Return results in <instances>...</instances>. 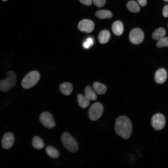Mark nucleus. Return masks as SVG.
<instances>
[{
    "mask_svg": "<svg viewBox=\"0 0 168 168\" xmlns=\"http://www.w3.org/2000/svg\"><path fill=\"white\" fill-rule=\"evenodd\" d=\"M128 10L133 13H137L140 10V7L137 2L133 0L129 1L127 4Z\"/></svg>",
    "mask_w": 168,
    "mask_h": 168,
    "instance_id": "20",
    "label": "nucleus"
},
{
    "mask_svg": "<svg viewBox=\"0 0 168 168\" xmlns=\"http://www.w3.org/2000/svg\"><path fill=\"white\" fill-rule=\"evenodd\" d=\"M17 76L13 71H9L7 74V77L4 80H0V91L6 92L14 87L16 83Z\"/></svg>",
    "mask_w": 168,
    "mask_h": 168,
    "instance_id": "2",
    "label": "nucleus"
},
{
    "mask_svg": "<svg viewBox=\"0 0 168 168\" xmlns=\"http://www.w3.org/2000/svg\"><path fill=\"white\" fill-rule=\"evenodd\" d=\"M129 38L130 41L134 44L141 43L144 38V34L142 31L139 28L133 29L130 32Z\"/></svg>",
    "mask_w": 168,
    "mask_h": 168,
    "instance_id": "7",
    "label": "nucleus"
},
{
    "mask_svg": "<svg viewBox=\"0 0 168 168\" xmlns=\"http://www.w3.org/2000/svg\"><path fill=\"white\" fill-rule=\"evenodd\" d=\"M80 2L83 4L87 6L91 5L92 2V0H79Z\"/></svg>",
    "mask_w": 168,
    "mask_h": 168,
    "instance_id": "27",
    "label": "nucleus"
},
{
    "mask_svg": "<svg viewBox=\"0 0 168 168\" xmlns=\"http://www.w3.org/2000/svg\"><path fill=\"white\" fill-rule=\"evenodd\" d=\"M103 111V107L99 102L93 104L91 107L88 113L90 119L92 121H96L102 115Z\"/></svg>",
    "mask_w": 168,
    "mask_h": 168,
    "instance_id": "5",
    "label": "nucleus"
},
{
    "mask_svg": "<svg viewBox=\"0 0 168 168\" xmlns=\"http://www.w3.org/2000/svg\"><path fill=\"white\" fill-rule=\"evenodd\" d=\"M14 141L13 135L11 133H7L3 136L1 141L2 147L5 149H8L13 145Z\"/></svg>",
    "mask_w": 168,
    "mask_h": 168,
    "instance_id": "10",
    "label": "nucleus"
},
{
    "mask_svg": "<svg viewBox=\"0 0 168 168\" xmlns=\"http://www.w3.org/2000/svg\"><path fill=\"white\" fill-rule=\"evenodd\" d=\"M156 46L159 48L168 47V37H164L159 40Z\"/></svg>",
    "mask_w": 168,
    "mask_h": 168,
    "instance_id": "23",
    "label": "nucleus"
},
{
    "mask_svg": "<svg viewBox=\"0 0 168 168\" xmlns=\"http://www.w3.org/2000/svg\"><path fill=\"white\" fill-rule=\"evenodd\" d=\"M93 87L95 91L99 95L104 94L107 91L106 86L98 82H95L93 84Z\"/></svg>",
    "mask_w": 168,
    "mask_h": 168,
    "instance_id": "14",
    "label": "nucleus"
},
{
    "mask_svg": "<svg viewBox=\"0 0 168 168\" xmlns=\"http://www.w3.org/2000/svg\"><path fill=\"white\" fill-rule=\"evenodd\" d=\"M138 3L141 6H145L147 4V0H138Z\"/></svg>",
    "mask_w": 168,
    "mask_h": 168,
    "instance_id": "28",
    "label": "nucleus"
},
{
    "mask_svg": "<svg viewBox=\"0 0 168 168\" xmlns=\"http://www.w3.org/2000/svg\"><path fill=\"white\" fill-rule=\"evenodd\" d=\"M110 36V34L109 31L103 30L100 32L99 35V41L101 44H105L109 40Z\"/></svg>",
    "mask_w": 168,
    "mask_h": 168,
    "instance_id": "15",
    "label": "nucleus"
},
{
    "mask_svg": "<svg viewBox=\"0 0 168 168\" xmlns=\"http://www.w3.org/2000/svg\"><path fill=\"white\" fill-rule=\"evenodd\" d=\"M115 130L116 134L125 139L131 136L132 126L129 119L125 116H120L116 120Z\"/></svg>",
    "mask_w": 168,
    "mask_h": 168,
    "instance_id": "1",
    "label": "nucleus"
},
{
    "mask_svg": "<svg viewBox=\"0 0 168 168\" xmlns=\"http://www.w3.org/2000/svg\"><path fill=\"white\" fill-rule=\"evenodd\" d=\"M78 28L82 32L89 33L93 30L94 25V23L90 20L85 19L78 23Z\"/></svg>",
    "mask_w": 168,
    "mask_h": 168,
    "instance_id": "9",
    "label": "nucleus"
},
{
    "mask_svg": "<svg viewBox=\"0 0 168 168\" xmlns=\"http://www.w3.org/2000/svg\"><path fill=\"white\" fill-rule=\"evenodd\" d=\"M46 150L48 155L52 158H57L59 156V153L58 151L51 146H48Z\"/></svg>",
    "mask_w": 168,
    "mask_h": 168,
    "instance_id": "21",
    "label": "nucleus"
},
{
    "mask_svg": "<svg viewBox=\"0 0 168 168\" xmlns=\"http://www.w3.org/2000/svg\"><path fill=\"white\" fill-rule=\"evenodd\" d=\"M167 78V72L165 69L161 68L156 71L154 78L156 83H163L166 81Z\"/></svg>",
    "mask_w": 168,
    "mask_h": 168,
    "instance_id": "11",
    "label": "nucleus"
},
{
    "mask_svg": "<svg viewBox=\"0 0 168 168\" xmlns=\"http://www.w3.org/2000/svg\"><path fill=\"white\" fill-rule=\"evenodd\" d=\"M166 121L164 116L160 113H157L153 115L151 119V124L156 130L162 129L165 125Z\"/></svg>",
    "mask_w": 168,
    "mask_h": 168,
    "instance_id": "6",
    "label": "nucleus"
},
{
    "mask_svg": "<svg viewBox=\"0 0 168 168\" xmlns=\"http://www.w3.org/2000/svg\"><path fill=\"white\" fill-rule=\"evenodd\" d=\"M95 15L98 18L101 19L110 18L112 16L111 12L106 10L98 11L96 12Z\"/></svg>",
    "mask_w": 168,
    "mask_h": 168,
    "instance_id": "22",
    "label": "nucleus"
},
{
    "mask_svg": "<svg viewBox=\"0 0 168 168\" xmlns=\"http://www.w3.org/2000/svg\"><path fill=\"white\" fill-rule=\"evenodd\" d=\"M32 145L33 147L37 149H40L44 146L43 140L37 136L34 137L32 140Z\"/></svg>",
    "mask_w": 168,
    "mask_h": 168,
    "instance_id": "19",
    "label": "nucleus"
},
{
    "mask_svg": "<svg viewBox=\"0 0 168 168\" xmlns=\"http://www.w3.org/2000/svg\"><path fill=\"white\" fill-rule=\"evenodd\" d=\"M93 44V39L91 37L87 38L83 43V46L85 49H88Z\"/></svg>",
    "mask_w": 168,
    "mask_h": 168,
    "instance_id": "24",
    "label": "nucleus"
},
{
    "mask_svg": "<svg viewBox=\"0 0 168 168\" xmlns=\"http://www.w3.org/2000/svg\"><path fill=\"white\" fill-rule=\"evenodd\" d=\"M40 74L37 71H32L27 74L22 80L21 85L23 88L28 89L34 86L38 82Z\"/></svg>",
    "mask_w": 168,
    "mask_h": 168,
    "instance_id": "3",
    "label": "nucleus"
},
{
    "mask_svg": "<svg viewBox=\"0 0 168 168\" xmlns=\"http://www.w3.org/2000/svg\"><path fill=\"white\" fill-rule=\"evenodd\" d=\"M77 99L79 105L81 108L85 109L90 104V101L87 99L84 96L79 94L77 96Z\"/></svg>",
    "mask_w": 168,
    "mask_h": 168,
    "instance_id": "17",
    "label": "nucleus"
},
{
    "mask_svg": "<svg viewBox=\"0 0 168 168\" xmlns=\"http://www.w3.org/2000/svg\"><path fill=\"white\" fill-rule=\"evenodd\" d=\"M84 96L89 101L95 100L97 98V96L95 91L89 86L85 88Z\"/></svg>",
    "mask_w": 168,
    "mask_h": 168,
    "instance_id": "16",
    "label": "nucleus"
},
{
    "mask_svg": "<svg viewBox=\"0 0 168 168\" xmlns=\"http://www.w3.org/2000/svg\"><path fill=\"white\" fill-rule=\"evenodd\" d=\"M166 34L165 29L163 27H160L156 29L153 33L152 37L155 40H158L165 37Z\"/></svg>",
    "mask_w": 168,
    "mask_h": 168,
    "instance_id": "18",
    "label": "nucleus"
},
{
    "mask_svg": "<svg viewBox=\"0 0 168 168\" xmlns=\"http://www.w3.org/2000/svg\"><path fill=\"white\" fill-rule=\"evenodd\" d=\"M61 141L64 147L69 152H75L78 150L77 142L68 133L65 132L62 134Z\"/></svg>",
    "mask_w": 168,
    "mask_h": 168,
    "instance_id": "4",
    "label": "nucleus"
},
{
    "mask_svg": "<svg viewBox=\"0 0 168 168\" xmlns=\"http://www.w3.org/2000/svg\"><path fill=\"white\" fill-rule=\"evenodd\" d=\"M2 0L3 1L5 2V1H6L7 0Z\"/></svg>",
    "mask_w": 168,
    "mask_h": 168,
    "instance_id": "29",
    "label": "nucleus"
},
{
    "mask_svg": "<svg viewBox=\"0 0 168 168\" xmlns=\"http://www.w3.org/2000/svg\"><path fill=\"white\" fill-rule=\"evenodd\" d=\"M162 13L164 17H168V5L164 6L163 9Z\"/></svg>",
    "mask_w": 168,
    "mask_h": 168,
    "instance_id": "26",
    "label": "nucleus"
},
{
    "mask_svg": "<svg viewBox=\"0 0 168 168\" xmlns=\"http://www.w3.org/2000/svg\"><path fill=\"white\" fill-rule=\"evenodd\" d=\"M40 120L42 124L45 127L51 128L55 126V123L52 114L47 112L42 113L40 117Z\"/></svg>",
    "mask_w": 168,
    "mask_h": 168,
    "instance_id": "8",
    "label": "nucleus"
},
{
    "mask_svg": "<svg viewBox=\"0 0 168 168\" xmlns=\"http://www.w3.org/2000/svg\"><path fill=\"white\" fill-rule=\"evenodd\" d=\"M166 2H168V0H163Z\"/></svg>",
    "mask_w": 168,
    "mask_h": 168,
    "instance_id": "30",
    "label": "nucleus"
},
{
    "mask_svg": "<svg viewBox=\"0 0 168 168\" xmlns=\"http://www.w3.org/2000/svg\"><path fill=\"white\" fill-rule=\"evenodd\" d=\"M60 89L63 94L65 96L70 95L73 90L72 84L68 82L61 84L59 86Z\"/></svg>",
    "mask_w": 168,
    "mask_h": 168,
    "instance_id": "13",
    "label": "nucleus"
},
{
    "mask_svg": "<svg viewBox=\"0 0 168 168\" xmlns=\"http://www.w3.org/2000/svg\"><path fill=\"white\" fill-rule=\"evenodd\" d=\"M95 5L99 7L103 6L105 4L106 0H93Z\"/></svg>",
    "mask_w": 168,
    "mask_h": 168,
    "instance_id": "25",
    "label": "nucleus"
},
{
    "mask_svg": "<svg viewBox=\"0 0 168 168\" xmlns=\"http://www.w3.org/2000/svg\"><path fill=\"white\" fill-rule=\"evenodd\" d=\"M112 30L116 35H121L124 31V26L122 23L120 21L114 22L112 26Z\"/></svg>",
    "mask_w": 168,
    "mask_h": 168,
    "instance_id": "12",
    "label": "nucleus"
}]
</instances>
